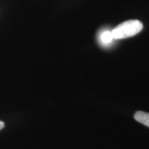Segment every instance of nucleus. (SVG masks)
Instances as JSON below:
<instances>
[{
	"mask_svg": "<svg viewBox=\"0 0 149 149\" xmlns=\"http://www.w3.org/2000/svg\"><path fill=\"white\" fill-rule=\"evenodd\" d=\"M134 118L138 122L149 127V113L143 111H137L134 115Z\"/></svg>",
	"mask_w": 149,
	"mask_h": 149,
	"instance_id": "nucleus-2",
	"label": "nucleus"
},
{
	"mask_svg": "<svg viewBox=\"0 0 149 149\" xmlns=\"http://www.w3.org/2000/svg\"><path fill=\"white\" fill-rule=\"evenodd\" d=\"M3 127H4V123L1 122V121H0V130L2 129Z\"/></svg>",
	"mask_w": 149,
	"mask_h": 149,
	"instance_id": "nucleus-4",
	"label": "nucleus"
},
{
	"mask_svg": "<svg viewBox=\"0 0 149 149\" xmlns=\"http://www.w3.org/2000/svg\"><path fill=\"white\" fill-rule=\"evenodd\" d=\"M143 29V24L139 20H128L117 26L112 31L115 40H121L138 34Z\"/></svg>",
	"mask_w": 149,
	"mask_h": 149,
	"instance_id": "nucleus-1",
	"label": "nucleus"
},
{
	"mask_svg": "<svg viewBox=\"0 0 149 149\" xmlns=\"http://www.w3.org/2000/svg\"><path fill=\"white\" fill-rule=\"evenodd\" d=\"M113 33L111 31H103L100 35V42L103 45H108V44H111V42L114 40Z\"/></svg>",
	"mask_w": 149,
	"mask_h": 149,
	"instance_id": "nucleus-3",
	"label": "nucleus"
}]
</instances>
